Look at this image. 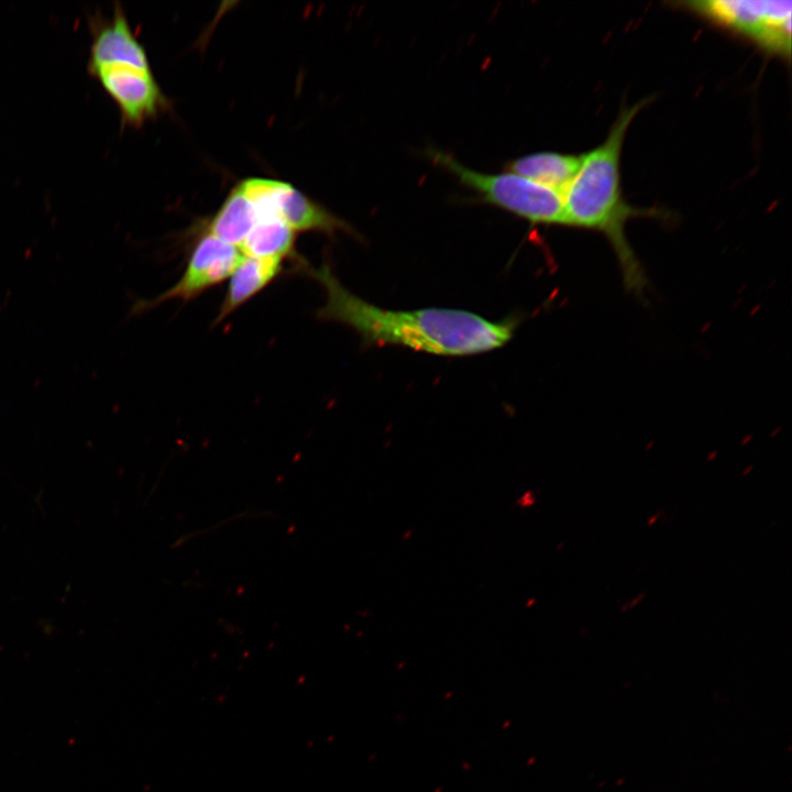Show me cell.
I'll list each match as a JSON object with an SVG mask.
<instances>
[{"label": "cell", "mask_w": 792, "mask_h": 792, "mask_svg": "<svg viewBox=\"0 0 792 792\" xmlns=\"http://www.w3.org/2000/svg\"><path fill=\"white\" fill-rule=\"evenodd\" d=\"M581 158L582 155L560 152H536L510 161L507 169L563 195L580 167Z\"/></svg>", "instance_id": "cell-10"}, {"label": "cell", "mask_w": 792, "mask_h": 792, "mask_svg": "<svg viewBox=\"0 0 792 792\" xmlns=\"http://www.w3.org/2000/svg\"><path fill=\"white\" fill-rule=\"evenodd\" d=\"M679 4L715 25L748 38L766 53L790 59V0H706Z\"/></svg>", "instance_id": "cell-4"}, {"label": "cell", "mask_w": 792, "mask_h": 792, "mask_svg": "<svg viewBox=\"0 0 792 792\" xmlns=\"http://www.w3.org/2000/svg\"><path fill=\"white\" fill-rule=\"evenodd\" d=\"M644 596H645L644 593L639 594L636 598H634V600L629 603L628 608H632V607H635L637 604H639V603L644 600Z\"/></svg>", "instance_id": "cell-13"}, {"label": "cell", "mask_w": 792, "mask_h": 792, "mask_svg": "<svg viewBox=\"0 0 792 792\" xmlns=\"http://www.w3.org/2000/svg\"><path fill=\"white\" fill-rule=\"evenodd\" d=\"M239 185L255 206L258 218L275 217L295 232H351V228L343 220L310 200L290 184L253 177Z\"/></svg>", "instance_id": "cell-5"}, {"label": "cell", "mask_w": 792, "mask_h": 792, "mask_svg": "<svg viewBox=\"0 0 792 792\" xmlns=\"http://www.w3.org/2000/svg\"><path fill=\"white\" fill-rule=\"evenodd\" d=\"M91 46L87 70L107 65H129L151 70L146 52L134 35L123 9L117 4L110 19H89Z\"/></svg>", "instance_id": "cell-8"}, {"label": "cell", "mask_w": 792, "mask_h": 792, "mask_svg": "<svg viewBox=\"0 0 792 792\" xmlns=\"http://www.w3.org/2000/svg\"><path fill=\"white\" fill-rule=\"evenodd\" d=\"M429 156L475 190L483 200L536 224H563L561 193L514 173L486 174L468 168L450 154L430 150Z\"/></svg>", "instance_id": "cell-3"}, {"label": "cell", "mask_w": 792, "mask_h": 792, "mask_svg": "<svg viewBox=\"0 0 792 792\" xmlns=\"http://www.w3.org/2000/svg\"><path fill=\"white\" fill-rule=\"evenodd\" d=\"M307 273L326 293L318 319L352 328L367 345H400L444 356L474 355L505 345L517 326L514 319L491 321L460 309H384L345 288L328 263Z\"/></svg>", "instance_id": "cell-1"}, {"label": "cell", "mask_w": 792, "mask_h": 792, "mask_svg": "<svg viewBox=\"0 0 792 792\" xmlns=\"http://www.w3.org/2000/svg\"><path fill=\"white\" fill-rule=\"evenodd\" d=\"M295 231L275 217H260L239 250L254 257L286 258L293 255Z\"/></svg>", "instance_id": "cell-12"}, {"label": "cell", "mask_w": 792, "mask_h": 792, "mask_svg": "<svg viewBox=\"0 0 792 792\" xmlns=\"http://www.w3.org/2000/svg\"><path fill=\"white\" fill-rule=\"evenodd\" d=\"M88 73L118 106L124 124L140 127L166 105L151 70L129 65H107Z\"/></svg>", "instance_id": "cell-7"}, {"label": "cell", "mask_w": 792, "mask_h": 792, "mask_svg": "<svg viewBox=\"0 0 792 792\" xmlns=\"http://www.w3.org/2000/svg\"><path fill=\"white\" fill-rule=\"evenodd\" d=\"M242 257L241 251L206 233L193 249L182 277L166 292L151 300H140L133 314H141L165 301H189L229 278Z\"/></svg>", "instance_id": "cell-6"}, {"label": "cell", "mask_w": 792, "mask_h": 792, "mask_svg": "<svg viewBox=\"0 0 792 792\" xmlns=\"http://www.w3.org/2000/svg\"><path fill=\"white\" fill-rule=\"evenodd\" d=\"M649 102L650 98H646L622 108L606 139L581 154L580 167L562 195L564 226L603 234L614 251L626 290L637 296L644 294L648 278L627 239L626 224L634 218H668L662 210L630 205L622 188L625 136L634 118Z\"/></svg>", "instance_id": "cell-2"}, {"label": "cell", "mask_w": 792, "mask_h": 792, "mask_svg": "<svg viewBox=\"0 0 792 792\" xmlns=\"http://www.w3.org/2000/svg\"><path fill=\"white\" fill-rule=\"evenodd\" d=\"M282 258L243 255L230 275L228 289L213 324L229 317L283 273Z\"/></svg>", "instance_id": "cell-9"}, {"label": "cell", "mask_w": 792, "mask_h": 792, "mask_svg": "<svg viewBox=\"0 0 792 792\" xmlns=\"http://www.w3.org/2000/svg\"><path fill=\"white\" fill-rule=\"evenodd\" d=\"M257 220L255 206L238 185L213 216L207 233L239 249Z\"/></svg>", "instance_id": "cell-11"}]
</instances>
